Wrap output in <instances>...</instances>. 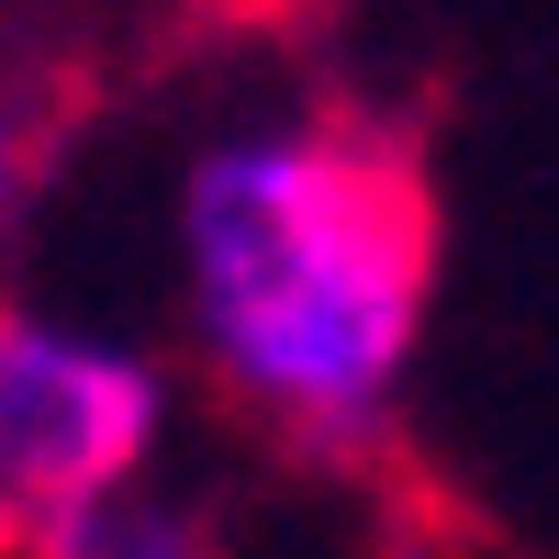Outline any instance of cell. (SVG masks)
<instances>
[{"instance_id":"6da1fadb","label":"cell","mask_w":559,"mask_h":559,"mask_svg":"<svg viewBox=\"0 0 559 559\" xmlns=\"http://www.w3.org/2000/svg\"><path fill=\"white\" fill-rule=\"evenodd\" d=\"M191 324L213 392L280 448L336 459L381 426L437 313V168L426 134L369 102L236 134L179 202Z\"/></svg>"},{"instance_id":"7a4b0ae2","label":"cell","mask_w":559,"mask_h":559,"mask_svg":"<svg viewBox=\"0 0 559 559\" xmlns=\"http://www.w3.org/2000/svg\"><path fill=\"white\" fill-rule=\"evenodd\" d=\"M157 448V369L0 292V559H45L79 515L134 492Z\"/></svg>"},{"instance_id":"3957f363","label":"cell","mask_w":559,"mask_h":559,"mask_svg":"<svg viewBox=\"0 0 559 559\" xmlns=\"http://www.w3.org/2000/svg\"><path fill=\"white\" fill-rule=\"evenodd\" d=\"M90 112H102V68H90L57 23L0 12V258H12V236L34 224V202L57 191V168L90 134Z\"/></svg>"},{"instance_id":"277c9868","label":"cell","mask_w":559,"mask_h":559,"mask_svg":"<svg viewBox=\"0 0 559 559\" xmlns=\"http://www.w3.org/2000/svg\"><path fill=\"white\" fill-rule=\"evenodd\" d=\"M45 559H236V537H224L202 503H168V492H112L102 515H79Z\"/></svg>"}]
</instances>
